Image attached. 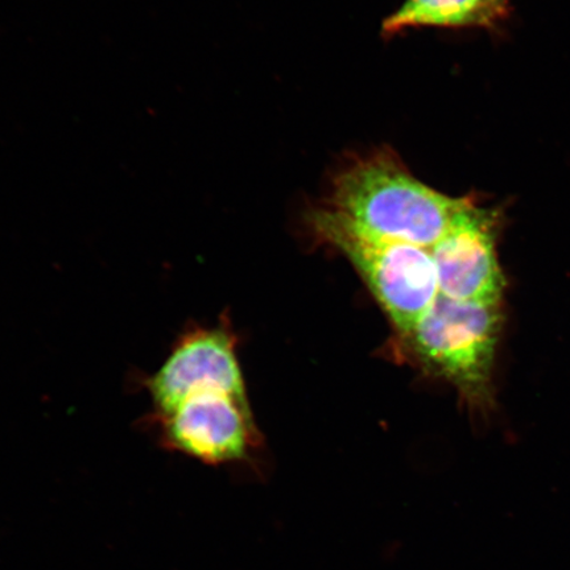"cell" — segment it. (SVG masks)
<instances>
[{
  "mask_svg": "<svg viewBox=\"0 0 570 570\" xmlns=\"http://www.w3.org/2000/svg\"><path fill=\"white\" fill-rule=\"evenodd\" d=\"M470 204L428 187L397 156L377 151L334 178L327 208L376 237L431 249Z\"/></svg>",
  "mask_w": 570,
  "mask_h": 570,
  "instance_id": "1",
  "label": "cell"
},
{
  "mask_svg": "<svg viewBox=\"0 0 570 570\" xmlns=\"http://www.w3.org/2000/svg\"><path fill=\"white\" fill-rule=\"evenodd\" d=\"M502 303L453 301L444 295L401 337L419 366L459 392L469 410L494 409L497 347L503 327Z\"/></svg>",
  "mask_w": 570,
  "mask_h": 570,
  "instance_id": "2",
  "label": "cell"
},
{
  "mask_svg": "<svg viewBox=\"0 0 570 570\" xmlns=\"http://www.w3.org/2000/svg\"><path fill=\"white\" fill-rule=\"evenodd\" d=\"M312 233L351 263L403 337L440 294L431 249L376 237L331 208L313 210Z\"/></svg>",
  "mask_w": 570,
  "mask_h": 570,
  "instance_id": "3",
  "label": "cell"
},
{
  "mask_svg": "<svg viewBox=\"0 0 570 570\" xmlns=\"http://www.w3.org/2000/svg\"><path fill=\"white\" fill-rule=\"evenodd\" d=\"M159 415L198 392H224L247 399L237 355V337L225 320L216 326L189 324L155 373L139 377Z\"/></svg>",
  "mask_w": 570,
  "mask_h": 570,
  "instance_id": "4",
  "label": "cell"
},
{
  "mask_svg": "<svg viewBox=\"0 0 570 570\" xmlns=\"http://www.w3.org/2000/svg\"><path fill=\"white\" fill-rule=\"evenodd\" d=\"M145 424L167 451L208 465L244 460L258 439L247 399L224 392H198Z\"/></svg>",
  "mask_w": 570,
  "mask_h": 570,
  "instance_id": "5",
  "label": "cell"
},
{
  "mask_svg": "<svg viewBox=\"0 0 570 570\" xmlns=\"http://www.w3.org/2000/svg\"><path fill=\"white\" fill-rule=\"evenodd\" d=\"M498 213L472 203L431 248L440 295L453 301L502 303L508 281L499 265Z\"/></svg>",
  "mask_w": 570,
  "mask_h": 570,
  "instance_id": "6",
  "label": "cell"
},
{
  "mask_svg": "<svg viewBox=\"0 0 570 570\" xmlns=\"http://www.w3.org/2000/svg\"><path fill=\"white\" fill-rule=\"evenodd\" d=\"M508 11V0H405L384 20L383 32L395 35L415 27H487Z\"/></svg>",
  "mask_w": 570,
  "mask_h": 570,
  "instance_id": "7",
  "label": "cell"
}]
</instances>
